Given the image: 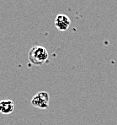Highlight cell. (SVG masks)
Instances as JSON below:
<instances>
[{
  "label": "cell",
  "mask_w": 117,
  "mask_h": 125,
  "mask_svg": "<svg viewBox=\"0 0 117 125\" xmlns=\"http://www.w3.org/2000/svg\"><path fill=\"white\" fill-rule=\"evenodd\" d=\"M48 52L42 46H34L28 53V59L34 65H42L48 59Z\"/></svg>",
  "instance_id": "obj_1"
},
{
  "label": "cell",
  "mask_w": 117,
  "mask_h": 125,
  "mask_svg": "<svg viewBox=\"0 0 117 125\" xmlns=\"http://www.w3.org/2000/svg\"><path fill=\"white\" fill-rule=\"evenodd\" d=\"M50 95L46 91H40L36 93L31 99L32 106L40 109H46L49 107Z\"/></svg>",
  "instance_id": "obj_2"
},
{
  "label": "cell",
  "mask_w": 117,
  "mask_h": 125,
  "mask_svg": "<svg viewBox=\"0 0 117 125\" xmlns=\"http://www.w3.org/2000/svg\"><path fill=\"white\" fill-rule=\"evenodd\" d=\"M55 26L61 31H65L69 28L71 25V20L67 14H57L54 21Z\"/></svg>",
  "instance_id": "obj_3"
},
{
  "label": "cell",
  "mask_w": 117,
  "mask_h": 125,
  "mask_svg": "<svg viewBox=\"0 0 117 125\" xmlns=\"http://www.w3.org/2000/svg\"><path fill=\"white\" fill-rule=\"evenodd\" d=\"M14 103L12 100L3 99L0 101V113L4 115H9L14 112Z\"/></svg>",
  "instance_id": "obj_4"
}]
</instances>
